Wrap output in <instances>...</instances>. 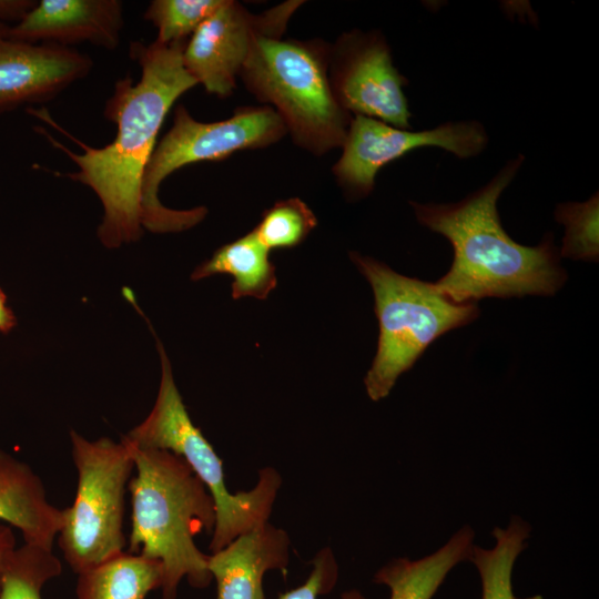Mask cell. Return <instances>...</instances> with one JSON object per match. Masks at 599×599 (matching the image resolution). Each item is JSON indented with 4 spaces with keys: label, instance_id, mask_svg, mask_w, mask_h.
<instances>
[{
    "label": "cell",
    "instance_id": "1",
    "mask_svg": "<svg viewBox=\"0 0 599 599\" xmlns=\"http://www.w3.org/2000/svg\"><path fill=\"white\" fill-rule=\"evenodd\" d=\"M185 43H132L131 57L141 67V78L134 82L126 74L116 81L104 108V116L115 123L116 134L102 148H92L75 139L58 126L44 110H29L81 148L82 153H74L40 129L78 165L77 172L59 175L91 187L100 199L103 216L98 236L109 248L136 241L142 235L143 179L158 134L174 102L197 85L183 65Z\"/></svg>",
    "mask_w": 599,
    "mask_h": 599
},
{
    "label": "cell",
    "instance_id": "2",
    "mask_svg": "<svg viewBox=\"0 0 599 599\" xmlns=\"http://www.w3.org/2000/svg\"><path fill=\"white\" fill-rule=\"evenodd\" d=\"M524 161L522 154L510 159L488 183L461 201H409L418 223L446 237L453 247L449 271L434 284L454 303L551 296L567 281L552 234L536 246H525L515 242L501 225L498 199Z\"/></svg>",
    "mask_w": 599,
    "mask_h": 599
},
{
    "label": "cell",
    "instance_id": "3",
    "mask_svg": "<svg viewBox=\"0 0 599 599\" xmlns=\"http://www.w3.org/2000/svg\"><path fill=\"white\" fill-rule=\"evenodd\" d=\"M122 440L135 470L128 486L132 502L128 551L162 564L161 599H176L183 578L194 588H206L213 580L209 555L194 539L214 530L212 495L181 456Z\"/></svg>",
    "mask_w": 599,
    "mask_h": 599
},
{
    "label": "cell",
    "instance_id": "4",
    "mask_svg": "<svg viewBox=\"0 0 599 599\" xmlns=\"http://www.w3.org/2000/svg\"><path fill=\"white\" fill-rule=\"evenodd\" d=\"M329 50L322 39L261 37L240 73L245 89L277 113L293 143L316 156L342 146L353 118L333 93Z\"/></svg>",
    "mask_w": 599,
    "mask_h": 599
},
{
    "label": "cell",
    "instance_id": "5",
    "mask_svg": "<svg viewBox=\"0 0 599 599\" xmlns=\"http://www.w3.org/2000/svg\"><path fill=\"white\" fill-rule=\"evenodd\" d=\"M349 257L372 286L379 335L364 384L368 397L388 396L398 377L445 333L479 316L477 303L457 304L434 283L398 274L385 263L351 252Z\"/></svg>",
    "mask_w": 599,
    "mask_h": 599
},
{
    "label": "cell",
    "instance_id": "6",
    "mask_svg": "<svg viewBox=\"0 0 599 599\" xmlns=\"http://www.w3.org/2000/svg\"><path fill=\"white\" fill-rule=\"evenodd\" d=\"M161 382L154 406L148 417L123 439L145 448L165 449L181 456L202 480L215 505V527L210 550L216 552L237 536L268 521L281 475L262 468L257 484L248 491L231 494L224 481L222 459L202 432L193 424L175 385L170 361L160 341Z\"/></svg>",
    "mask_w": 599,
    "mask_h": 599
},
{
    "label": "cell",
    "instance_id": "7",
    "mask_svg": "<svg viewBox=\"0 0 599 599\" xmlns=\"http://www.w3.org/2000/svg\"><path fill=\"white\" fill-rule=\"evenodd\" d=\"M285 135L284 123L267 105L242 106L229 119L201 122L179 104L172 126L156 143L144 173L143 229L153 233L181 232L205 217L204 206L173 210L160 202V184L174 171L203 161H221L237 151L264 149Z\"/></svg>",
    "mask_w": 599,
    "mask_h": 599
},
{
    "label": "cell",
    "instance_id": "8",
    "mask_svg": "<svg viewBox=\"0 0 599 599\" xmlns=\"http://www.w3.org/2000/svg\"><path fill=\"white\" fill-rule=\"evenodd\" d=\"M70 437L78 485L58 544L78 575L124 551L125 493L134 461L123 440H89L74 430Z\"/></svg>",
    "mask_w": 599,
    "mask_h": 599
},
{
    "label": "cell",
    "instance_id": "9",
    "mask_svg": "<svg viewBox=\"0 0 599 599\" xmlns=\"http://www.w3.org/2000/svg\"><path fill=\"white\" fill-rule=\"evenodd\" d=\"M488 140L486 129L476 120L448 121L429 130L412 131L354 115L332 173L347 199L361 200L374 190L382 167L414 150L439 148L459 159H470L486 149Z\"/></svg>",
    "mask_w": 599,
    "mask_h": 599
},
{
    "label": "cell",
    "instance_id": "10",
    "mask_svg": "<svg viewBox=\"0 0 599 599\" xmlns=\"http://www.w3.org/2000/svg\"><path fill=\"white\" fill-rule=\"evenodd\" d=\"M303 3L288 0L255 14L238 1L223 0L186 40L182 53L185 70L209 94L232 95L255 41L282 38Z\"/></svg>",
    "mask_w": 599,
    "mask_h": 599
},
{
    "label": "cell",
    "instance_id": "11",
    "mask_svg": "<svg viewBox=\"0 0 599 599\" xmlns=\"http://www.w3.org/2000/svg\"><path fill=\"white\" fill-rule=\"evenodd\" d=\"M329 82L338 104L352 116L363 115L399 129H410L404 93L407 79L394 65L382 32L354 29L331 44Z\"/></svg>",
    "mask_w": 599,
    "mask_h": 599
},
{
    "label": "cell",
    "instance_id": "12",
    "mask_svg": "<svg viewBox=\"0 0 599 599\" xmlns=\"http://www.w3.org/2000/svg\"><path fill=\"white\" fill-rule=\"evenodd\" d=\"M0 23V113L54 99L88 75L93 61L70 47L33 44L4 34Z\"/></svg>",
    "mask_w": 599,
    "mask_h": 599
},
{
    "label": "cell",
    "instance_id": "13",
    "mask_svg": "<svg viewBox=\"0 0 599 599\" xmlns=\"http://www.w3.org/2000/svg\"><path fill=\"white\" fill-rule=\"evenodd\" d=\"M123 4L119 0H41L4 34L33 44L68 47L89 42L114 50L121 41Z\"/></svg>",
    "mask_w": 599,
    "mask_h": 599
},
{
    "label": "cell",
    "instance_id": "14",
    "mask_svg": "<svg viewBox=\"0 0 599 599\" xmlns=\"http://www.w3.org/2000/svg\"><path fill=\"white\" fill-rule=\"evenodd\" d=\"M290 545L286 531L266 521L209 555L216 599H265L264 575L270 570L286 573Z\"/></svg>",
    "mask_w": 599,
    "mask_h": 599
},
{
    "label": "cell",
    "instance_id": "15",
    "mask_svg": "<svg viewBox=\"0 0 599 599\" xmlns=\"http://www.w3.org/2000/svg\"><path fill=\"white\" fill-rule=\"evenodd\" d=\"M65 518L47 499L41 478L33 469L0 450V521L17 528L26 544L52 549Z\"/></svg>",
    "mask_w": 599,
    "mask_h": 599
},
{
    "label": "cell",
    "instance_id": "16",
    "mask_svg": "<svg viewBox=\"0 0 599 599\" xmlns=\"http://www.w3.org/2000/svg\"><path fill=\"white\" fill-rule=\"evenodd\" d=\"M474 537L473 528L466 525L432 555L417 560L392 559L376 571L373 581L388 587L389 599H432L450 570L469 560Z\"/></svg>",
    "mask_w": 599,
    "mask_h": 599
},
{
    "label": "cell",
    "instance_id": "17",
    "mask_svg": "<svg viewBox=\"0 0 599 599\" xmlns=\"http://www.w3.org/2000/svg\"><path fill=\"white\" fill-rule=\"evenodd\" d=\"M270 250L252 230L242 237L219 247L213 255L192 273L193 281L215 275L233 276L232 297L265 300L276 287L275 266L268 257Z\"/></svg>",
    "mask_w": 599,
    "mask_h": 599
},
{
    "label": "cell",
    "instance_id": "18",
    "mask_svg": "<svg viewBox=\"0 0 599 599\" xmlns=\"http://www.w3.org/2000/svg\"><path fill=\"white\" fill-rule=\"evenodd\" d=\"M163 567L159 560L122 551L78 573V599H145L161 588Z\"/></svg>",
    "mask_w": 599,
    "mask_h": 599
},
{
    "label": "cell",
    "instance_id": "19",
    "mask_svg": "<svg viewBox=\"0 0 599 599\" xmlns=\"http://www.w3.org/2000/svg\"><path fill=\"white\" fill-rule=\"evenodd\" d=\"M530 525L512 516L506 528L496 527L491 535L495 545L486 549L474 545L470 561L481 581V599H515L511 575L517 557L526 548Z\"/></svg>",
    "mask_w": 599,
    "mask_h": 599
},
{
    "label": "cell",
    "instance_id": "20",
    "mask_svg": "<svg viewBox=\"0 0 599 599\" xmlns=\"http://www.w3.org/2000/svg\"><path fill=\"white\" fill-rule=\"evenodd\" d=\"M61 571V562L52 549L24 542L4 561L0 599H42L43 586Z\"/></svg>",
    "mask_w": 599,
    "mask_h": 599
},
{
    "label": "cell",
    "instance_id": "21",
    "mask_svg": "<svg viewBox=\"0 0 599 599\" xmlns=\"http://www.w3.org/2000/svg\"><path fill=\"white\" fill-rule=\"evenodd\" d=\"M317 217L298 197L277 201L263 213L253 229L268 248H291L300 245L317 226Z\"/></svg>",
    "mask_w": 599,
    "mask_h": 599
},
{
    "label": "cell",
    "instance_id": "22",
    "mask_svg": "<svg viewBox=\"0 0 599 599\" xmlns=\"http://www.w3.org/2000/svg\"><path fill=\"white\" fill-rule=\"evenodd\" d=\"M598 192L585 202L557 205L555 219L565 226L560 256L586 262L599 258V196Z\"/></svg>",
    "mask_w": 599,
    "mask_h": 599
},
{
    "label": "cell",
    "instance_id": "23",
    "mask_svg": "<svg viewBox=\"0 0 599 599\" xmlns=\"http://www.w3.org/2000/svg\"><path fill=\"white\" fill-rule=\"evenodd\" d=\"M223 0H153L144 19L158 30L154 41L161 44L185 42Z\"/></svg>",
    "mask_w": 599,
    "mask_h": 599
},
{
    "label": "cell",
    "instance_id": "24",
    "mask_svg": "<svg viewBox=\"0 0 599 599\" xmlns=\"http://www.w3.org/2000/svg\"><path fill=\"white\" fill-rule=\"evenodd\" d=\"M312 571L306 581L278 596L277 599H317L329 593L338 579V565L329 548L321 549L312 560ZM342 599H368L356 589L345 591Z\"/></svg>",
    "mask_w": 599,
    "mask_h": 599
},
{
    "label": "cell",
    "instance_id": "25",
    "mask_svg": "<svg viewBox=\"0 0 599 599\" xmlns=\"http://www.w3.org/2000/svg\"><path fill=\"white\" fill-rule=\"evenodd\" d=\"M35 3L31 0H0V23H18Z\"/></svg>",
    "mask_w": 599,
    "mask_h": 599
},
{
    "label": "cell",
    "instance_id": "26",
    "mask_svg": "<svg viewBox=\"0 0 599 599\" xmlns=\"http://www.w3.org/2000/svg\"><path fill=\"white\" fill-rule=\"evenodd\" d=\"M16 548V539L13 531L7 525L0 524V587L1 575L4 561L9 554Z\"/></svg>",
    "mask_w": 599,
    "mask_h": 599
},
{
    "label": "cell",
    "instance_id": "27",
    "mask_svg": "<svg viewBox=\"0 0 599 599\" xmlns=\"http://www.w3.org/2000/svg\"><path fill=\"white\" fill-rule=\"evenodd\" d=\"M16 324L14 315L7 306L6 295L0 290V332L10 331Z\"/></svg>",
    "mask_w": 599,
    "mask_h": 599
}]
</instances>
